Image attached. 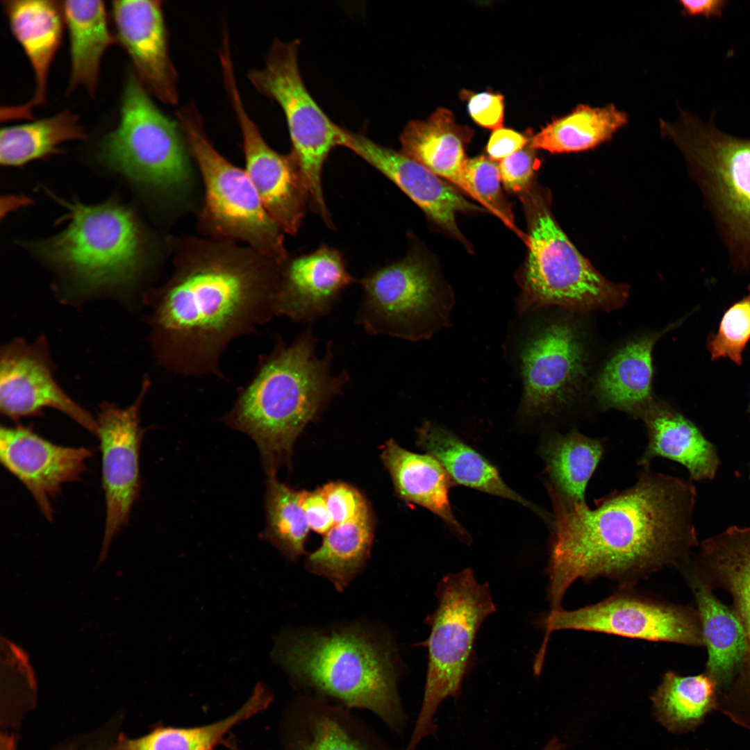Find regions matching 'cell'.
Instances as JSON below:
<instances>
[{"mask_svg": "<svg viewBox=\"0 0 750 750\" xmlns=\"http://www.w3.org/2000/svg\"><path fill=\"white\" fill-rule=\"evenodd\" d=\"M62 8L69 34L72 92L83 87L93 95L99 81L100 64L105 51L118 43L110 31L103 1H65Z\"/></svg>", "mask_w": 750, "mask_h": 750, "instance_id": "cell-32", "label": "cell"}, {"mask_svg": "<svg viewBox=\"0 0 750 750\" xmlns=\"http://www.w3.org/2000/svg\"><path fill=\"white\" fill-rule=\"evenodd\" d=\"M545 631L535 656L544 662L553 631L578 630L653 642L704 646L697 609L657 601L622 589L608 598L572 610L547 612L538 622Z\"/></svg>", "mask_w": 750, "mask_h": 750, "instance_id": "cell-13", "label": "cell"}, {"mask_svg": "<svg viewBox=\"0 0 750 750\" xmlns=\"http://www.w3.org/2000/svg\"><path fill=\"white\" fill-rule=\"evenodd\" d=\"M604 451L601 440L576 428L547 439L542 456L551 484L549 487L565 506L585 504L587 485Z\"/></svg>", "mask_w": 750, "mask_h": 750, "instance_id": "cell-33", "label": "cell"}, {"mask_svg": "<svg viewBox=\"0 0 750 750\" xmlns=\"http://www.w3.org/2000/svg\"><path fill=\"white\" fill-rule=\"evenodd\" d=\"M466 173L481 206L500 219L526 242L524 235L515 225L510 206L502 192L499 165L483 156L467 158Z\"/></svg>", "mask_w": 750, "mask_h": 750, "instance_id": "cell-39", "label": "cell"}, {"mask_svg": "<svg viewBox=\"0 0 750 750\" xmlns=\"http://www.w3.org/2000/svg\"><path fill=\"white\" fill-rule=\"evenodd\" d=\"M395 490L404 500L421 506L440 517L463 541L470 539L453 513L449 490L453 481L442 464L429 454L409 451L393 440L381 455Z\"/></svg>", "mask_w": 750, "mask_h": 750, "instance_id": "cell-28", "label": "cell"}, {"mask_svg": "<svg viewBox=\"0 0 750 750\" xmlns=\"http://www.w3.org/2000/svg\"><path fill=\"white\" fill-rule=\"evenodd\" d=\"M360 285L363 297L356 320L368 333L419 341L449 322L452 299L417 254L373 270Z\"/></svg>", "mask_w": 750, "mask_h": 750, "instance_id": "cell-12", "label": "cell"}, {"mask_svg": "<svg viewBox=\"0 0 750 750\" xmlns=\"http://www.w3.org/2000/svg\"><path fill=\"white\" fill-rule=\"evenodd\" d=\"M281 750H394L350 709L300 693L285 706Z\"/></svg>", "mask_w": 750, "mask_h": 750, "instance_id": "cell-20", "label": "cell"}, {"mask_svg": "<svg viewBox=\"0 0 750 750\" xmlns=\"http://www.w3.org/2000/svg\"><path fill=\"white\" fill-rule=\"evenodd\" d=\"M2 3L11 31L33 67L35 88L27 103L1 107V119H31L32 110L46 100L49 69L62 40V4L49 0H6Z\"/></svg>", "mask_w": 750, "mask_h": 750, "instance_id": "cell-24", "label": "cell"}, {"mask_svg": "<svg viewBox=\"0 0 750 750\" xmlns=\"http://www.w3.org/2000/svg\"><path fill=\"white\" fill-rule=\"evenodd\" d=\"M520 358L522 407L527 414L546 413L567 402L585 372L583 339L567 321L537 329L524 343Z\"/></svg>", "mask_w": 750, "mask_h": 750, "instance_id": "cell-16", "label": "cell"}, {"mask_svg": "<svg viewBox=\"0 0 750 750\" xmlns=\"http://www.w3.org/2000/svg\"><path fill=\"white\" fill-rule=\"evenodd\" d=\"M627 119V115L613 104L603 107L578 105L542 128L530 143L536 150L552 153L583 151L610 140Z\"/></svg>", "mask_w": 750, "mask_h": 750, "instance_id": "cell-36", "label": "cell"}, {"mask_svg": "<svg viewBox=\"0 0 750 750\" xmlns=\"http://www.w3.org/2000/svg\"><path fill=\"white\" fill-rule=\"evenodd\" d=\"M663 134L681 151L735 271H750V138L731 135L710 119L680 110L661 121Z\"/></svg>", "mask_w": 750, "mask_h": 750, "instance_id": "cell-5", "label": "cell"}, {"mask_svg": "<svg viewBox=\"0 0 750 750\" xmlns=\"http://www.w3.org/2000/svg\"><path fill=\"white\" fill-rule=\"evenodd\" d=\"M122 715H116L99 728L70 739L54 750H111L119 735Z\"/></svg>", "mask_w": 750, "mask_h": 750, "instance_id": "cell-43", "label": "cell"}, {"mask_svg": "<svg viewBox=\"0 0 750 750\" xmlns=\"http://www.w3.org/2000/svg\"><path fill=\"white\" fill-rule=\"evenodd\" d=\"M750 339V284L748 294L724 313L715 334L708 342L712 360L728 358L735 364L742 362V351Z\"/></svg>", "mask_w": 750, "mask_h": 750, "instance_id": "cell-40", "label": "cell"}, {"mask_svg": "<svg viewBox=\"0 0 750 750\" xmlns=\"http://www.w3.org/2000/svg\"><path fill=\"white\" fill-rule=\"evenodd\" d=\"M315 347L310 328L289 345L277 338L222 419L254 441L267 476L290 462L297 437L349 381L332 372L331 344L321 357Z\"/></svg>", "mask_w": 750, "mask_h": 750, "instance_id": "cell-3", "label": "cell"}, {"mask_svg": "<svg viewBox=\"0 0 750 750\" xmlns=\"http://www.w3.org/2000/svg\"><path fill=\"white\" fill-rule=\"evenodd\" d=\"M527 202L528 256L518 311L549 306L579 311L622 306L628 285L608 281L580 253L553 216L549 199L538 192Z\"/></svg>", "mask_w": 750, "mask_h": 750, "instance_id": "cell-8", "label": "cell"}, {"mask_svg": "<svg viewBox=\"0 0 750 750\" xmlns=\"http://www.w3.org/2000/svg\"><path fill=\"white\" fill-rule=\"evenodd\" d=\"M355 281L341 253L322 245L294 258L279 272L276 315L310 323L328 315Z\"/></svg>", "mask_w": 750, "mask_h": 750, "instance_id": "cell-23", "label": "cell"}, {"mask_svg": "<svg viewBox=\"0 0 750 750\" xmlns=\"http://www.w3.org/2000/svg\"><path fill=\"white\" fill-rule=\"evenodd\" d=\"M684 15L688 16H703L706 18L722 17L728 3L726 0H703L679 1Z\"/></svg>", "mask_w": 750, "mask_h": 750, "instance_id": "cell-47", "label": "cell"}, {"mask_svg": "<svg viewBox=\"0 0 750 750\" xmlns=\"http://www.w3.org/2000/svg\"><path fill=\"white\" fill-rule=\"evenodd\" d=\"M238 256L194 258L147 294L150 341L162 367L224 379L221 360L229 344L277 316L279 272Z\"/></svg>", "mask_w": 750, "mask_h": 750, "instance_id": "cell-2", "label": "cell"}, {"mask_svg": "<svg viewBox=\"0 0 750 750\" xmlns=\"http://www.w3.org/2000/svg\"><path fill=\"white\" fill-rule=\"evenodd\" d=\"M374 529L369 510L353 520L333 525L324 535L321 546L308 557L307 568L342 591L369 556Z\"/></svg>", "mask_w": 750, "mask_h": 750, "instance_id": "cell-35", "label": "cell"}, {"mask_svg": "<svg viewBox=\"0 0 750 750\" xmlns=\"http://www.w3.org/2000/svg\"><path fill=\"white\" fill-rule=\"evenodd\" d=\"M175 114L202 175L206 222L217 234L243 241L272 262L283 264L287 258L283 232L267 212L246 171L215 149L194 103Z\"/></svg>", "mask_w": 750, "mask_h": 750, "instance_id": "cell-9", "label": "cell"}, {"mask_svg": "<svg viewBox=\"0 0 750 750\" xmlns=\"http://www.w3.org/2000/svg\"><path fill=\"white\" fill-rule=\"evenodd\" d=\"M320 489L333 525L353 520L369 510L360 492L348 483L331 482Z\"/></svg>", "mask_w": 750, "mask_h": 750, "instance_id": "cell-41", "label": "cell"}, {"mask_svg": "<svg viewBox=\"0 0 750 750\" xmlns=\"http://www.w3.org/2000/svg\"><path fill=\"white\" fill-rule=\"evenodd\" d=\"M503 99L501 94L489 92L474 94L469 99V112L480 126L497 130L503 126Z\"/></svg>", "mask_w": 750, "mask_h": 750, "instance_id": "cell-44", "label": "cell"}, {"mask_svg": "<svg viewBox=\"0 0 750 750\" xmlns=\"http://www.w3.org/2000/svg\"><path fill=\"white\" fill-rule=\"evenodd\" d=\"M85 138L78 117L67 110L3 127L0 132V162L5 167H19L57 153L63 143Z\"/></svg>", "mask_w": 750, "mask_h": 750, "instance_id": "cell-37", "label": "cell"}, {"mask_svg": "<svg viewBox=\"0 0 750 750\" xmlns=\"http://www.w3.org/2000/svg\"><path fill=\"white\" fill-rule=\"evenodd\" d=\"M553 514L546 567L549 612L576 581L606 578L622 589L665 567L681 569L698 546L691 481L642 466L636 483L587 504L564 505L549 488Z\"/></svg>", "mask_w": 750, "mask_h": 750, "instance_id": "cell-1", "label": "cell"}, {"mask_svg": "<svg viewBox=\"0 0 750 750\" xmlns=\"http://www.w3.org/2000/svg\"><path fill=\"white\" fill-rule=\"evenodd\" d=\"M185 147L178 122L160 111L135 74L129 72L119 122L100 141L99 162L134 183L172 188L188 178Z\"/></svg>", "mask_w": 750, "mask_h": 750, "instance_id": "cell-11", "label": "cell"}, {"mask_svg": "<svg viewBox=\"0 0 750 750\" xmlns=\"http://www.w3.org/2000/svg\"><path fill=\"white\" fill-rule=\"evenodd\" d=\"M266 526L260 538L274 545L291 561L305 553L310 527L300 503V491L267 476L265 501Z\"/></svg>", "mask_w": 750, "mask_h": 750, "instance_id": "cell-38", "label": "cell"}, {"mask_svg": "<svg viewBox=\"0 0 750 750\" xmlns=\"http://www.w3.org/2000/svg\"><path fill=\"white\" fill-rule=\"evenodd\" d=\"M472 131L456 122L452 112L437 109L426 120H412L400 135L401 151L440 178L479 200L467 177L465 144Z\"/></svg>", "mask_w": 750, "mask_h": 750, "instance_id": "cell-26", "label": "cell"}, {"mask_svg": "<svg viewBox=\"0 0 750 750\" xmlns=\"http://www.w3.org/2000/svg\"><path fill=\"white\" fill-rule=\"evenodd\" d=\"M60 200L67 210L66 227L31 244L35 255L86 290L126 286L142 264L143 234L126 206Z\"/></svg>", "mask_w": 750, "mask_h": 750, "instance_id": "cell-6", "label": "cell"}, {"mask_svg": "<svg viewBox=\"0 0 750 750\" xmlns=\"http://www.w3.org/2000/svg\"><path fill=\"white\" fill-rule=\"evenodd\" d=\"M273 701L272 692L259 682L245 702L222 719L188 727L158 723L149 733L135 738L119 733L111 750H216L233 728L267 710Z\"/></svg>", "mask_w": 750, "mask_h": 750, "instance_id": "cell-30", "label": "cell"}, {"mask_svg": "<svg viewBox=\"0 0 750 750\" xmlns=\"http://www.w3.org/2000/svg\"><path fill=\"white\" fill-rule=\"evenodd\" d=\"M417 441L442 464L453 482L516 501L548 520L545 513L504 483L493 465L451 431L427 422L417 430Z\"/></svg>", "mask_w": 750, "mask_h": 750, "instance_id": "cell-31", "label": "cell"}, {"mask_svg": "<svg viewBox=\"0 0 750 750\" xmlns=\"http://www.w3.org/2000/svg\"><path fill=\"white\" fill-rule=\"evenodd\" d=\"M223 80L243 138L246 172L267 212L283 232L294 235L305 217L308 193L293 158L265 142L244 106L235 69L222 72Z\"/></svg>", "mask_w": 750, "mask_h": 750, "instance_id": "cell-17", "label": "cell"}, {"mask_svg": "<svg viewBox=\"0 0 750 750\" xmlns=\"http://www.w3.org/2000/svg\"><path fill=\"white\" fill-rule=\"evenodd\" d=\"M300 503L310 529L324 535L333 526L320 488L313 491H300Z\"/></svg>", "mask_w": 750, "mask_h": 750, "instance_id": "cell-45", "label": "cell"}, {"mask_svg": "<svg viewBox=\"0 0 750 750\" xmlns=\"http://www.w3.org/2000/svg\"><path fill=\"white\" fill-rule=\"evenodd\" d=\"M272 657L300 693L369 711L394 733L406 728L408 718L392 651L367 631L348 627L285 632L278 637Z\"/></svg>", "mask_w": 750, "mask_h": 750, "instance_id": "cell-4", "label": "cell"}, {"mask_svg": "<svg viewBox=\"0 0 750 750\" xmlns=\"http://www.w3.org/2000/svg\"><path fill=\"white\" fill-rule=\"evenodd\" d=\"M342 146L376 168L402 190L438 226L460 240L458 212L486 210L401 151L381 146L365 135L344 128Z\"/></svg>", "mask_w": 750, "mask_h": 750, "instance_id": "cell-22", "label": "cell"}, {"mask_svg": "<svg viewBox=\"0 0 750 750\" xmlns=\"http://www.w3.org/2000/svg\"><path fill=\"white\" fill-rule=\"evenodd\" d=\"M697 603L708 658L706 673L716 683L718 698L739 676L747 654L743 627L731 607L724 604L713 589L688 565L681 570Z\"/></svg>", "mask_w": 750, "mask_h": 750, "instance_id": "cell-25", "label": "cell"}, {"mask_svg": "<svg viewBox=\"0 0 750 750\" xmlns=\"http://www.w3.org/2000/svg\"><path fill=\"white\" fill-rule=\"evenodd\" d=\"M693 570L713 590L731 597L745 633L747 654L731 687L718 698V710L750 731V527L732 526L703 541Z\"/></svg>", "mask_w": 750, "mask_h": 750, "instance_id": "cell-15", "label": "cell"}, {"mask_svg": "<svg viewBox=\"0 0 750 750\" xmlns=\"http://www.w3.org/2000/svg\"><path fill=\"white\" fill-rule=\"evenodd\" d=\"M535 150L529 142L500 162L499 168L501 182L508 191L521 192L530 185L540 161Z\"/></svg>", "mask_w": 750, "mask_h": 750, "instance_id": "cell-42", "label": "cell"}, {"mask_svg": "<svg viewBox=\"0 0 750 750\" xmlns=\"http://www.w3.org/2000/svg\"><path fill=\"white\" fill-rule=\"evenodd\" d=\"M150 385V381L145 378L139 395L126 408L108 402L99 407L97 438L101 452L106 522L97 566L106 559L114 536L128 523L139 497L140 450L143 436L140 412Z\"/></svg>", "mask_w": 750, "mask_h": 750, "instance_id": "cell-14", "label": "cell"}, {"mask_svg": "<svg viewBox=\"0 0 750 750\" xmlns=\"http://www.w3.org/2000/svg\"><path fill=\"white\" fill-rule=\"evenodd\" d=\"M705 750H706V749H705Z\"/></svg>", "mask_w": 750, "mask_h": 750, "instance_id": "cell-50", "label": "cell"}, {"mask_svg": "<svg viewBox=\"0 0 750 750\" xmlns=\"http://www.w3.org/2000/svg\"><path fill=\"white\" fill-rule=\"evenodd\" d=\"M651 701L657 720L671 733H684L694 731L708 714L717 710V688L705 672L681 676L667 672Z\"/></svg>", "mask_w": 750, "mask_h": 750, "instance_id": "cell-34", "label": "cell"}, {"mask_svg": "<svg viewBox=\"0 0 750 750\" xmlns=\"http://www.w3.org/2000/svg\"><path fill=\"white\" fill-rule=\"evenodd\" d=\"M640 418L647 428L648 442L639 465H649L655 458H665L683 465L692 480H711L715 476L719 465L717 451L688 419L655 401Z\"/></svg>", "mask_w": 750, "mask_h": 750, "instance_id": "cell-27", "label": "cell"}, {"mask_svg": "<svg viewBox=\"0 0 750 750\" xmlns=\"http://www.w3.org/2000/svg\"><path fill=\"white\" fill-rule=\"evenodd\" d=\"M232 750H243V749H241V748H240V747H239V746H236V747H233V748L232 749Z\"/></svg>", "mask_w": 750, "mask_h": 750, "instance_id": "cell-49", "label": "cell"}, {"mask_svg": "<svg viewBox=\"0 0 750 750\" xmlns=\"http://www.w3.org/2000/svg\"><path fill=\"white\" fill-rule=\"evenodd\" d=\"M564 747V744L559 742L558 739L552 738L549 741L543 750H563Z\"/></svg>", "mask_w": 750, "mask_h": 750, "instance_id": "cell-48", "label": "cell"}, {"mask_svg": "<svg viewBox=\"0 0 750 750\" xmlns=\"http://www.w3.org/2000/svg\"><path fill=\"white\" fill-rule=\"evenodd\" d=\"M112 15L117 42L131 58L142 85L162 103L176 105L178 74L169 53L162 1H113Z\"/></svg>", "mask_w": 750, "mask_h": 750, "instance_id": "cell-21", "label": "cell"}, {"mask_svg": "<svg viewBox=\"0 0 750 750\" xmlns=\"http://www.w3.org/2000/svg\"><path fill=\"white\" fill-rule=\"evenodd\" d=\"M668 330L628 342L606 362L595 384L597 395L604 408L640 417L653 403L652 350L656 342Z\"/></svg>", "mask_w": 750, "mask_h": 750, "instance_id": "cell-29", "label": "cell"}, {"mask_svg": "<svg viewBox=\"0 0 750 750\" xmlns=\"http://www.w3.org/2000/svg\"><path fill=\"white\" fill-rule=\"evenodd\" d=\"M299 41L276 39L262 68L248 78L262 94L282 108L292 142L290 156L303 178L308 203L331 228L333 223L324 197L322 175L331 151L342 146L344 128L333 122L308 91L298 62Z\"/></svg>", "mask_w": 750, "mask_h": 750, "instance_id": "cell-10", "label": "cell"}, {"mask_svg": "<svg viewBox=\"0 0 750 750\" xmlns=\"http://www.w3.org/2000/svg\"><path fill=\"white\" fill-rule=\"evenodd\" d=\"M47 408L63 412L98 436L97 419L56 382L46 340L40 338L33 344L22 339L10 341L1 350V412L17 420L38 416Z\"/></svg>", "mask_w": 750, "mask_h": 750, "instance_id": "cell-18", "label": "cell"}, {"mask_svg": "<svg viewBox=\"0 0 750 750\" xmlns=\"http://www.w3.org/2000/svg\"><path fill=\"white\" fill-rule=\"evenodd\" d=\"M531 140L524 135L509 128L494 131L487 144L486 151L491 160L501 161L519 151Z\"/></svg>", "mask_w": 750, "mask_h": 750, "instance_id": "cell-46", "label": "cell"}, {"mask_svg": "<svg viewBox=\"0 0 750 750\" xmlns=\"http://www.w3.org/2000/svg\"><path fill=\"white\" fill-rule=\"evenodd\" d=\"M438 605L425 623L430 627L424 697L412 735L403 750H416L437 731L435 713L447 697H457L474 660V642L485 619L497 610L488 582L471 568L449 573L438 584Z\"/></svg>", "mask_w": 750, "mask_h": 750, "instance_id": "cell-7", "label": "cell"}, {"mask_svg": "<svg viewBox=\"0 0 750 750\" xmlns=\"http://www.w3.org/2000/svg\"><path fill=\"white\" fill-rule=\"evenodd\" d=\"M91 456L87 448L53 444L22 425L1 427V463L26 488L49 522L54 513L51 499L64 484L81 477Z\"/></svg>", "mask_w": 750, "mask_h": 750, "instance_id": "cell-19", "label": "cell"}]
</instances>
